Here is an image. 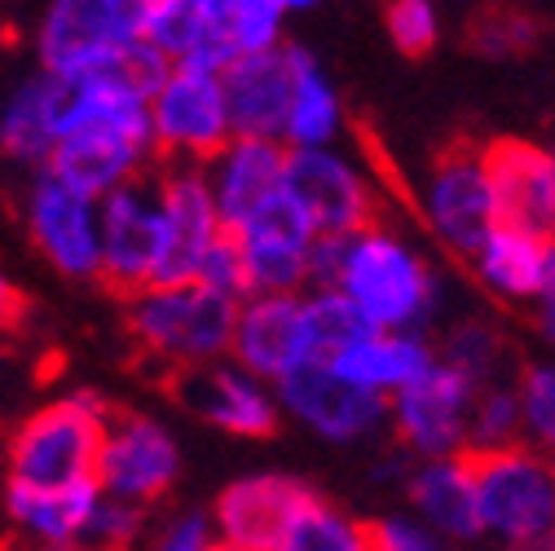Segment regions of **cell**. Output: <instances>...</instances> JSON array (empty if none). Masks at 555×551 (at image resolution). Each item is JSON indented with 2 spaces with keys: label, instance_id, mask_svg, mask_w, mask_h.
<instances>
[{
  "label": "cell",
  "instance_id": "cell-1",
  "mask_svg": "<svg viewBox=\"0 0 555 551\" xmlns=\"http://www.w3.org/2000/svg\"><path fill=\"white\" fill-rule=\"evenodd\" d=\"M151 102L115 76H93L66 89L62 132L44 172L102 203L106 194L142 181L155 164Z\"/></svg>",
  "mask_w": 555,
  "mask_h": 551
},
{
  "label": "cell",
  "instance_id": "cell-2",
  "mask_svg": "<svg viewBox=\"0 0 555 551\" xmlns=\"http://www.w3.org/2000/svg\"><path fill=\"white\" fill-rule=\"evenodd\" d=\"M375 335H424L441 305V279L388 226L349 234L331 283Z\"/></svg>",
  "mask_w": 555,
  "mask_h": 551
},
{
  "label": "cell",
  "instance_id": "cell-3",
  "mask_svg": "<svg viewBox=\"0 0 555 551\" xmlns=\"http://www.w3.org/2000/svg\"><path fill=\"white\" fill-rule=\"evenodd\" d=\"M106 420H111V401L93 388H72L44 401L10 433L5 486H27V490L89 486L98 472Z\"/></svg>",
  "mask_w": 555,
  "mask_h": 551
},
{
  "label": "cell",
  "instance_id": "cell-4",
  "mask_svg": "<svg viewBox=\"0 0 555 551\" xmlns=\"http://www.w3.org/2000/svg\"><path fill=\"white\" fill-rule=\"evenodd\" d=\"M238 305L221 300L198 283L185 287H142L124 300V322L146 358L172 367L177 375L230 362Z\"/></svg>",
  "mask_w": 555,
  "mask_h": 551
},
{
  "label": "cell",
  "instance_id": "cell-5",
  "mask_svg": "<svg viewBox=\"0 0 555 551\" xmlns=\"http://www.w3.org/2000/svg\"><path fill=\"white\" fill-rule=\"evenodd\" d=\"M146 0H53L36 27L40 72L62 89H76L142 44Z\"/></svg>",
  "mask_w": 555,
  "mask_h": 551
},
{
  "label": "cell",
  "instance_id": "cell-6",
  "mask_svg": "<svg viewBox=\"0 0 555 551\" xmlns=\"http://www.w3.org/2000/svg\"><path fill=\"white\" fill-rule=\"evenodd\" d=\"M476 476L480 534L520 547L555 534V463L529 446L499 454H467Z\"/></svg>",
  "mask_w": 555,
  "mask_h": 551
},
{
  "label": "cell",
  "instance_id": "cell-7",
  "mask_svg": "<svg viewBox=\"0 0 555 551\" xmlns=\"http://www.w3.org/2000/svg\"><path fill=\"white\" fill-rule=\"evenodd\" d=\"M151 185H155V221H159L151 287L198 283V269H203L207 252L225 239V226L217 217L207 177L194 164H164L151 177Z\"/></svg>",
  "mask_w": 555,
  "mask_h": 551
},
{
  "label": "cell",
  "instance_id": "cell-8",
  "mask_svg": "<svg viewBox=\"0 0 555 551\" xmlns=\"http://www.w3.org/2000/svg\"><path fill=\"white\" fill-rule=\"evenodd\" d=\"M151 132L159 164L203 168L230 142V111L217 72L203 66H172L168 80L151 98Z\"/></svg>",
  "mask_w": 555,
  "mask_h": 551
},
{
  "label": "cell",
  "instance_id": "cell-9",
  "mask_svg": "<svg viewBox=\"0 0 555 551\" xmlns=\"http://www.w3.org/2000/svg\"><path fill=\"white\" fill-rule=\"evenodd\" d=\"M287 198L300 208L318 239H349L379 226L375 185L353 155L331 151H287Z\"/></svg>",
  "mask_w": 555,
  "mask_h": 551
},
{
  "label": "cell",
  "instance_id": "cell-10",
  "mask_svg": "<svg viewBox=\"0 0 555 551\" xmlns=\"http://www.w3.org/2000/svg\"><path fill=\"white\" fill-rule=\"evenodd\" d=\"M181 476V446L177 437L137 410H111L102 450H98V490L106 499L132 503V508H151L168 499V490Z\"/></svg>",
  "mask_w": 555,
  "mask_h": 551
},
{
  "label": "cell",
  "instance_id": "cell-11",
  "mask_svg": "<svg viewBox=\"0 0 555 551\" xmlns=\"http://www.w3.org/2000/svg\"><path fill=\"white\" fill-rule=\"evenodd\" d=\"M23 221L36 252L62 279H102V213L98 203L62 185L53 172H31L23 194Z\"/></svg>",
  "mask_w": 555,
  "mask_h": 551
},
{
  "label": "cell",
  "instance_id": "cell-12",
  "mask_svg": "<svg viewBox=\"0 0 555 551\" xmlns=\"http://www.w3.org/2000/svg\"><path fill=\"white\" fill-rule=\"evenodd\" d=\"M476 393L480 388L467 375L437 358L428 375H420L388 401V428L397 433V446H405L414 459L467 454V415Z\"/></svg>",
  "mask_w": 555,
  "mask_h": 551
},
{
  "label": "cell",
  "instance_id": "cell-13",
  "mask_svg": "<svg viewBox=\"0 0 555 551\" xmlns=\"http://www.w3.org/2000/svg\"><path fill=\"white\" fill-rule=\"evenodd\" d=\"M322 495L305 476L292 472H247L234 476L212 503L217 538L243 551H278L287 529L318 503Z\"/></svg>",
  "mask_w": 555,
  "mask_h": 551
},
{
  "label": "cell",
  "instance_id": "cell-14",
  "mask_svg": "<svg viewBox=\"0 0 555 551\" xmlns=\"http://www.w3.org/2000/svg\"><path fill=\"white\" fill-rule=\"evenodd\" d=\"M424 221L459 256H476L499 230V203L480 146H450L424 185Z\"/></svg>",
  "mask_w": 555,
  "mask_h": 551
},
{
  "label": "cell",
  "instance_id": "cell-15",
  "mask_svg": "<svg viewBox=\"0 0 555 551\" xmlns=\"http://www.w3.org/2000/svg\"><path fill=\"white\" fill-rule=\"evenodd\" d=\"M273 397L287 420H296L300 428H309L335 446L371 441L375 433L388 428V401L353 388L349 380H339L326 362H309V367L292 371L287 380H278Z\"/></svg>",
  "mask_w": 555,
  "mask_h": 551
},
{
  "label": "cell",
  "instance_id": "cell-16",
  "mask_svg": "<svg viewBox=\"0 0 555 551\" xmlns=\"http://www.w3.org/2000/svg\"><path fill=\"white\" fill-rule=\"evenodd\" d=\"M230 362L269 388L278 380H287L292 371L318 362L309 313H305V292L300 296H247L234 318Z\"/></svg>",
  "mask_w": 555,
  "mask_h": 551
},
{
  "label": "cell",
  "instance_id": "cell-17",
  "mask_svg": "<svg viewBox=\"0 0 555 551\" xmlns=\"http://www.w3.org/2000/svg\"><path fill=\"white\" fill-rule=\"evenodd\" d=\"M243 252L251 296H300L309 292V256L318 234L287 198H273L260 217H251L238 234H230Z\"/></svg>",
  "mask_w": 555,
  "mask_h": 551
},
{
  "label": "cell",
  "instance_id": "cell-18",
  "mask_svg": "<svg viewBox=\"0 0 555 551\" xmlns=\"http://www.w3.org/2000/svg\"><path fill=\"white\" fill-rule=\"evenodd\" d=\"M485 172L494 185L499 226L555 239V159L546 146H533L525 137H494L480 146Z\"/></svg>",
  "mask_w": 555,
  "mask_h": 551
},
{
  "label": "cell",
  "instance_id": "cell-19",
  "mask_svg": "<svg viewBox=\"0 0 555 551\" xmlns=\"http://www.w3.org/2000/svg\"><path fill=\"white\" fill-rule=\"evenodd\" d=\"M98 213H102V283L128 300L155 279L159 221H155L151 177L106 194Z\"/></svg>",
  "mask_w": 555,
  "mask_h": 551
},
{
  "label": "cell",
  "instance_id": "cell-20",
  "mask_svg": "<svg viewBox=\"0 0 555 551\" xmlns=\"http://www.w3.org/2000/svg\"><path fill=\"white\" fill-rule=\"evenodd\" d=\"M207 190H212L217 217L225 234H238L251 217H260L273 198H283L287 181V146L278 142H247V137H230L225 151H217L203 164Z\"/></svg>",
  "mask_w": 555,
  "mask_h": 551
},
{
  "label": "cell",
  "instance_id": "cell-21",
  "mask_svg": "<svg viewBox=\"0 0 555 551\" xmlns=\"http://www.w3.org/2000/svg\"><path fill=\"white\" fill-rule=\"evenodd\" d=\"M221 89H225V111H230L234 137L283 146V128H287V111H292V93H296L292 40L273 53L230 62L221 72Z\"/></svg>",
  "mask_w": 555,
  "mask_h": 551
},
{
  "label": "cell",
  "instance_id": "cell-22",
  "mask_svg": "<svg viewBox=\"0 0 555 551\" xmlns=\"http://www.w3.org/2000/svg\"><path fill=\"white\" fill-rule=\"evenodd\" d=\"M177 393L198 420H207L230 437L260 441V437H273L278 424H283V410H278L273 388L251 380L234 362H217V367L177 375Z\"/></svg>",
  "mask_w": 555,
  "mask_h": 551
},
{
  "label": "cell",
  "instance_id": "cell-23",
  "mask_svg": "<svg viewBox=\"0 0 555 551\" xmlns=\"http://www.w3.org/2000/svg\"><path fill=\"white\" fill-rule=\"evenodd\" d=\"M405 495H410L414 516H420L433 534H441L446 542L485 538L480 534V512H476V476H472L467 454L420 459L405 476Z\"/></svg>",
  "mask_w": 555,
  "mask_h": 551
},
{
  "label": "cell",
  "instance_id": "cell-24",
  "mask_svg": "<svg viewBox=\"0 0 555 551\" xmlns=\"http://www.w3.org/2000/svg\"><path fill=\"white\" fill-rule=\"evenodd\" d=\"M62 111H66V89L36 72L14 93L0 102V155H10L14 164L27 168H49L57 132H62Z\"/></svg>",
  "mask_w": 555,
  "mask_h": 551
},
{
  "label": "cell",
  "instance_id": "cell-25",
  "mask_svg": "<svg viewBox=\"0 0 555 551\" xmlns=\"http://www.w3.org/2000/svg\"><path fill=\"white\" fill-rule=\"evenodd\" d=\"M98 499H102L98 480L72 486V490L5 486V516L31 551H76Z\"/></svg>",
  "mask_w": 555,
  "mask_h": 551
},
{
  "label": "cell",
  "instance_id": "cell-26",
  "mask_svg": "<svg viewBox=\"0 0 555 551\" xmlns=\"http://www.w3.org/2000/svg\"><path fill=\"white\" fill-rule=\"evenodd\" d=\"M433 362H437V349L424 335H366V339L349 344L344 354H335L326 367L339 380H349L353 388L392 401L401 388L428 375Z\"/></svg>",
  "mask_w": 555,
  "mask_h": 551
},
{
  "label": "cell",
  "instance_id": "cell-27",
  "mask_svg": "<svg viewBox=\"0 0 555 551\" xmlns=\"http://www.w3.org/2000/svg\"><path fill=\"white\" fill-rule=\"evenodd\" d=\"M476 279L503 300H538L555 283V239L499 226L472 256Z\"/></svg>",
  "mask_w": 555,
  "mask_h": 551
},
{
  "label": "cell",
  "instance_id": "cell-28",
  "mask_svg": "<svg viewBox=\"0 0 555 551\" xmlns=\"http://www.w3.org/2000/svg\"><path fill=\"white\" fill-rule=\"evenodd\" d=\"M292 62H296V93H292V111H287V128H283V146L287 151H331L344 137L339 89L331 85L322 62L305 44H292Z\"/></svg>",
  "mask_w": 555,
  "mask_h": 551
},
{
  "label": "cell",
  "instance_id": "cell-29",
  "mask_svg": "<svg viewBox=\"0 0 555 551\" xmlns=\"http://www.w3.org/2000/svg\"><path fill=\"white\" fill-rule=\"evenodd\" d=\"M207 23H212V0H146L142 40L168 66H198L207 49Z\"/></svg>",
  "mask_w": 555,
  "mask_h": 551
},
{
  "label": "cell",
  "instance_id": "cell-30",
  "mask_svg": "<svg viewBox=\"0 0 555 551\" xmlns=\"http://www.w3.org/2000/svg\"><path fill=\"white\" fill-rule=\"evenodd\" d=\"M446 367H454L459 375H467L476 388H490V384H507L503 380V358H507V339L494 322L485 318H467L459 326H450L441 354Z\"/></svg>",
  "mask_w": 555,
  "mask_h": 551
},
{
  "label": "cell",
  "instance_id": "cell-31",
  "mask_svg": "<svg viewBox=\"0 0 555 551\" xmlns=\"http://www.w3.org/2000/svg\"><path fill=\"white\" fill-rule=\"evenodd\" d=\"M525 446V424H520V401L516 384H490L480 388L467 415V454H499Z\"/></svg>",
  "mask_w": 555,
  "mask_h": 551
},
{
  "label": "cell",
  "instance_id": "cell-32",
  "mask_svg": "<svg viewBox=\"0 0 555 551\" xmlns=\"http://www.w3.org/2000/svg\"><path fill=\"white\" fill-rule=\"evenodd\" d=\"M287 18H292V0H225V36L234 62L283 49Z\"/></svg>",
  "mask_w": 555,
  "mask_h": 551
},
{
  "label": "cell",
  "instance_id": "cell-33",
  "mask_svg": "<svg viewBox=\"0 0 555 551\" xmlns=\"http://www.w3.org/2000/svg\"><path fill=\"white\" fill-rule=\"evenodd\" d=\"M278 551H371V525L318 499L283 538Z\"/></svg>",
  "mask_w": 555,
  "mask_h": 551
},
{
  "label": "cell",
  "instance_id": "cell-34",
  "mask_svg": "<svg viewBox=\"0 0 555 551\" xmlns=\"http://www.w3.org/2000/svg\"><path fill=\"white\" fill-rule=\"evenodd\" d=\"M525 446L555 463V362H529L516 375Z\"/></svg>",
  "mask_w": 555,
  "mask_h": 551
},
{
  "label": "cell",
  "instance_id": "cell-35",
  "mask_svg": "<svg viewBox=\"0 0 555 551\" xmlns=\"http://www.w3.org/2000/svg\"><path fill=\"white\" fill-rule=\"evenodd\" d=\"M305 313H309V331H313V349H318V362H331L335 354H344L349 344L375 335L358 309L344 300L335 287H313L305 292Z\"/></svg>",
  "mask_w": 555,
  "mask_h": 551
},
{
  "label": "cell",
  "instance_id": "cell-36",
  "mask_svg": "<svg viewBox=\"0 0 555 551\" xmlns=\"http://www.w3.org/2000/svg\"><path fill=\"white\" fill-rule=\"evenodd\" d=\"M538 36H542V23L520 10H485L467 27L472 49L485 57H520L525 49L538 44Z\"/></svg>",
  "mask_w": 555,
  "mask_h": 551
},
{
  "label": "cell",
  "instance_id": "cell-37",
  "mask_svg": "<svg viewBox=\"0 0 555 551\" xmlns=\"http://www.w3.org/2000/svg\"><path fill=\"white\" fill-rule=\"evenodd\" d=\"M142 525H146V508H132V503L102 495L76 551H128L137 538H142Z\"/></svg>",
  "mask_w": 555,
  "mask_h": 551
},
{
  "label": "cell",
  "instance_id": "cell-38",
  "mask_svg": "<svg viewBox=\"0 0 555 551\" xmlns=\"http://www.w3.org/2000/svg\"><path fill=\"white\" fill-rule=\"evenodd\" d=\"M384 27H388V40L397 44V53H405V57H424L441 40V14L433 0H397V5L384 10Z\"/></svg>",
  "mask_w": 555,
  "mask_h": 551
},
{
  "label": "cell",
  "instance_id": "cell-39",
  "mask_svg": "<svg viewBox=\"0 0 555 551\" xmlns=\"http://www.w3.org/2000/svg\"><path fill=\"white\" fill-rule=\"evenodd\" d=\"M198 287L217 292V296H221V300H230V305H243V300L251 296L243 252H238V243H234L230 234H225L212 252H207V260H203V269H198Z\"/></svg>",
  "mask_w": 555,
  "mask_h": 551
},
{
  "label": "cell",
  "instance_id": "cell-40",
  "mask_svg": "<svg viewBox=\"0 0 555 551\" xmlns=\"http://www.w3.org/2000/svg\"><path fill=\"white\" fill-rule=\"evenodd\" d=\"M212 542H217L212 512L207 508H181L159 525L151 551H212Z\"/></svg>",
  "mask_w": 555,
  "mask_h": 551
},
{
  "label": "cell",
  "instance_id": "cell-41",
  "mask_svg": "<svg viewBox=\"0 0 555 551\" xmlns=\"http://www.w3.org/2000/svg\"><path fill=\"white\" fill-rule=\"evenodd\" d=\"M371 525V551H450L441 534H433L420 516H379Z\"/></svg>",
  "mask_w": 555,
  "mask_h": 551
},
{
  "label": "cell",
  "instance_id": "cell-42",
  "mask_svg": "<svg viewBox=\"0 0 555 551\" xmlns=\"http://www.w3.org/2000/svg\"><path fill=\"white\" fill-rule=\"evenodd\" d=\"M23 318H27V296L5 273V265H0V331H14Z\"/></svg>",
  "mask_w": 555,
  "mask_h": 551
},
{
  "label": "cell",
  "instance_id": "cell-43",
  "mask_svg": "<svg viewBox=\"0 0 555 551\" xmlns=\"http://www.w3.org/2000/svg\"><path fill=\"white\" fill-rule=\"evenodd\" d=\"M533 322H538V335L546 344H555V283L533 300Z\"/></svg>",
  "mask_w": 555,
  "mask_h": 551
},
{
  "label": "cell",
  "instance_id": "cell-44",
  "mask_svg": "<svg viewBox=\"0 0 555 551\" xmlns=\"http://www.w3.org/2000/svg\"><path fill=\"white\" fill-rule=\"evenodd\" d=\"M507 551H555V534L533 538V542H520V547H507Z\"/></svg>",
  "mask_w": 555,
  "mask_h": 551
},
{
  "label": "cell",
  "instance_id": "cell-45",
  "mask_svg": "<svg viewBox=\"0 0 555 551\" xmlns=\"http://www.w3.org/2000/svg\"><path fill=\"white\" fill-rule=\"evenodd\" d=\"M212 551H243V547H230V542H221V538H217V542H212Z\"/></svg>",
  "mask_w": 555,
  "mask_h": 551
},
{
  "label": "cell",
  "instance_id": "cell-46",
  "mask_svg": "<svg viewBox=\"0 0 555 551\" xmlns=\"http://www.w3.org/2000/svg\"><path fill=\"white\" fill-rule=\"evenodd\" d=\"M546 151H551V159H555V146H546Z\"/></svg>",
  "mask_w": 555,
  "mask_h": 551
}]
</instances>
